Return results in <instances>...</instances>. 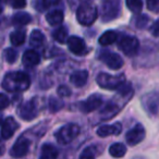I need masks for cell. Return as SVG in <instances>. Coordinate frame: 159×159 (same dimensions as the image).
<instances>
[{
  "label": "cell",
  "mask_w": 159,
  "mask_h": 159,
  "mask_svg": "<svg viewBox=\"0 0 159 159\" xmlns=\"http://www.w3.org/2000/svg\"><path fill=\"white\" fill-rule=\"evenodd\" d=\"M31 81L27 74L23 72H10L6 74L2 81V87L8 92L19 93L24 92L30 87Z\"/></svg>",
  "instance_id": "obj_1"
},
{
  "label": "cell",
  "mask_w": 159,
  "mask_h": 159,
  "mask_svg": "<svg viewBox=\"0 0 159 159\" xmlns=\"http://www.w3.org/2000/svg\"><path fill=\"white\" fill-rule=\"evenodd\" d=\"M97 9L91 3H82L77 8L76 19L80 24L84 26H91L97 19Z\"/></svg>",
  "instance_id": "obj_2"
},
{
  "label": "cell",
  "mask_w": 159,
  "mask_h": 159,
  "mask_svg": "<svg viewBox=\"0 0 159 159\" xmlns=\"http://www.w3.org/2000/svg\"><path fill=\"white\" fill-rule=\"evenodd\" d=\"M125 83V77L124 75H111L108 73H99L97 76V84L102 89H119L122 85Z\"/></svg>",
  "instance_id": "obj_3"
},
{
  "label": "cell",
  "mask_w": 159,
  "mask_h": 159,
  "mask_svg": "<svg viewBox=\"0 0 159 159\" xmlns=\"http://www.w3.org/2000/svg\"><path fill=\"white\" fill-rule=\"evenodd\" d=\"M80 133V126L75 123H69L60 128L56 132V139L60 144H66L71 143Z\"/></svg>",
  "instance_id": "obj_4"
},
{
  "label": "cell",
  "mask_w": 159,
  "mask_h": 159,
  "mask_svg": "<svg viewBox=\"0 0 159 159\" xmlns=\"http://www.w3.org/2000/svg\"><path fill=\"white\" fill-rule=\"evenodd\" d=\"M118 48H119L124 55L129 56V57L135 56L139 48V39H137L136 37H134V36L124 35L119 39Z\"/></svg>",
  "instance_id": "obj_5"
},
{
  "label": "cell",
  "mask_w": 159,
  "mask_h": 159,
  "mask_svg": "<svg viewBox=\"0 0 159 159\" xmlns=\"http://www.w3.org/2000/svg\"><path fill=\"white\" fill-rule=\"evenodd\" d=\"M120 13V0H106L102 3V21L109 22Z\"/></svg>",
  "instance_id": "obj_6"
},
{
  "label": "cell",
  "mask_w": 159,
  "mask_h": 159,
  "mask_svg": "<svg viewBox=\"0 0 159 159\" xmlns=\"http://www.w3.org/2000/svg\"><path fill=\"white\" fill-rule=\"evenodd\" d=\"M18 112L21 119L25 120V121H31V120L35 119L38 115L37 105L35 104L34 100L25 102L19 107Z\"/></svg>",
  "instance_id": "obj_7"
},
{
  "label": "cell",
  "mask_w": 159,
  "mask_h": 159,
  "mask_svg": "<svg viewBox=\"0 0 159 159\" xmlns=\"http://www.w3.org/2000/svg\"><path fill=\"white\" fill-rule=\"evenodd\" d=\"M30 145H31L30 139H25V137H20L10 149V155L13 158H22L27 155L30 150Z\"/></svg>",
  "instance_id": "obj_8"
},
{
  "label": "cell",
  "mask_w": 159,
  "mask_h": 159,
  "mask_svg": "<svg viewBox=\"0 0 159 159\" xmlns=\"http://www.w3.org/2000/svg\"><path fill=\"white\" fill-rule=\"evenodd\" d=\"M145 129L142 124H136L133 129H131L125 135L126 143L130 146H135L139 144L145 139Z\"/></svg>",
  "instance_id": "obj_9"
},
{
  "label": "cell",
  "mask_w": 159,
  "mask_h": 159,
  "mask_svg": "<svg viewBox=\"0 0 159 159\" xmlns=\"http://www.w3.org/2000/svg\"><path fill=\"white\" fill-rule=\"evenodd\" d=\"M100 59L107 64L112 70H119L123 66V59L120 57L118 53L115 52H109V51H104L100 55Z\"/></svg>",
  "instance_id": "obj_10"
},
{
  "label": "cell",
  "mask_w": 159,
  "mask_h": 159,
  "mask_svg": "<svg viewBox=\"0 0 159 159\" xmlns=\"http://www.w3.org/2000/svg\"><path fill=\"white\" fill-rule=\"evenodd\" d=\"M19 128L18 122L14 120V118L8 117L6 120H3V122L1 123V137L3 139H8L10 137L13 136V134L16 133V129Z\"/></svg>",
  "instance_id": "obj_11"
},
{
  "label": "cell",
  "mask_w": 159,
  "mask_h": 159,
  "mask_svg": "<svg viewBox=\"0 0 159 159\" xmlns=\"http://www.w3.org/2000/svg\"><path fill=\"white\" fill-rule=\"evenodd\" d=\"M66 44H68L69 50L77 56L83 55L85 52V49H86L84 40L79 36H70L66 40Z\"/></svg>",
  "instance_id": "obj_12"
},
{
  "label": "cell",
  "mask_w": 159,
  "mask_h": 159,
  "mask_svg": "<svg viewBox=\"0 0 159 159\" xmlns=\"http://www.w3.org/2000/svg\"><path fill=\"white\" fill-rule=\"evenodd\" d=\"M102 104V96H99L98 94H93L91 95L84 102H82L81 105V110L83 112H92V111L96 110L97 108H99Z\"/></svg>",
  "instance_id": "obj_13"
},
{
  "label": "cell",
  "mask_w": 159,
  "mask_h": 159,
  "mask_svg": "<svg viewBox=\"0 0 159 159\" xmlns=\"http://www.w3.org/2000/svg\"><path fill=\"white\" fill-rule=\"evenodd\" d=\"M122 131L121 123L117 122L113 124H106V125H102L97 129V135L100 137H107L110 135H119Z\"/></svg>",
  "instance_id": "obj_14"
},
{
  "label": "cell",
  "mask_w": 159,
  "mask_h": 159,
  "mask_svg": "<svg viewBox=\"0 0 159 159\" xmlns=\"http://www.w3.org/2000/svg\"><path fill=\"white\" fill-rule=\"evenodd\" d=\"M159 106V93H152L148 94L144 98V107L149 113L156 115L158 111Z\"/></svg>",
  "instance_id": "obj_15"
},
{
  "label": "cell",
  "mask_w": 159,
  "mask_h": 159,
  "mask_svg": "<svg viewBox=\"0 0 159 159\" xmlns=\"http://www.w3.org/2000/svg\"><path fill=\"white\" fill-rule=\"evenodd\" d=\"M87 79H89V72L85 70L76 71L74 72L70 77V81L74 86L76 87H83L87 82Z\"/></svg>",
  "instance_id": "obj_16"
},
{
  "label": "cell",
  "mask_w": 159,
  "mask_h": 159,
  "mask_svg": "<svg viewBox=\"0 0 159 159\" xmlns=\"http://www.w3.org/2000/svg\"><path fill=\"white\" fill-rule=\"evenodd\" d=\"M23 64L26 66H35L40 62V56L35 50H27L24 52L22 58Z\"/></svg>",
  "instance_id": "obj_17"
},
{
  "label": "cell",
  "mask_w": 159,
  "mask_h": 159,
  "mask_svg": "<svg viewBox=\"0 0 159 159\" xmlns=\"http://www.w3.org/2000/svg\"><path fill=\"white\" fill-rule=\"evenodd\" d=\"M46 21L51 26H57L63 22V12L61 10H52L46 16Z\"/></svg>",
  "instance_id": "obj_18"
},
{
  "label": "cell",
  "mask_w": 159,
  "mask_h": 159,
  "mask_svg": "<svg viewBox=\"0 0 159 159\" xmlns=\"http://www.w3.org/2000/svg\"><path fill=\"white\" fill-rule=\"evenodd\" d=\"M58 149L51 144H44L42 147L39 159H57Z\"/></svg>",
  "instance_id": "obj_19"
},
{
  "label": "cell",
  "mask_w": 159,
  "mask_h": 159,
  "mask_svg": "<svg viewBox=\"0 0 159 159\" xmlns=\"http://www.w3.org/2000/svg\"><path fill=\"white\" fill-rule=\"evenodd\" d=\"M120 110V106H118L115 102H110L105 106V108L102 110V117L104 118L105 120L107 119H111L113 118Z\"/></svg>",
  "instance_id": "obj_20"
},
{
  "label": "cell",
  "mask_w": 159,
  "mask_h": 159,
  "mask_svg": "<svg viewBox=\"0 0 159 159\" xmlns=\"http://www.w3.org/2000/svg\"><path fill=\"white\" fill-rule=\"evenodd\" d=\"M45 43V35L39 31V30H34L30 37V44L34 48H39Z\"/></svg>",
  "instance_id": "obj_21"
},
{
  "label": "cell",
  "mask_w": 159,
  "mask_h": 159,
  "mask_svg": "<svg viewBox=\"0 0 159 159\" xmlns=\"http://www.w3.org/2000/svg\"><path fill=\"white\" fill-rule=\"evenodd\" d=\"M118 39V34L115 31H107L99 37L98 42L102 46H109Z\"/></svg>",
  "instance_id": "obj_22"
},
{
  "label": "cell",
  "mask_w": 159,
  "mask_h": 159,
  "mask_svg": "<svg viewBox=\"0 0 159 159\" xmlns=\"http://www.w3.org/2000/svg\"><path fill=\"white\" fill-rule=\"evenodd\" d=\"M126 147L122 143H115L109 147V154L115 158H121L125 155Z\"/></svg>",
  "instance_id": "obj_23"
},
{
  "label": "cell",
  "mask_w": 159,
  "mask_h": 159,
  "mask_svg": "<svg viewBox=\"0 0 159 159\" xmlns=\"http://www.w3.org/2000/svg\"><path fill=\"white\" fill-rule=\"evenodd\" d=\"M32 18L29 13H25V12H19V13L14 14L13 19H12V22L14 25H18V26H23V25H27L29 23H31Z\"/></svg>",
  "instance_id": "obj_24"
},
{
  "label": "cell",
  "mask_w": 159,
  "mask_h": 159,
  "mask_svg": "<svg viewBox=\"0 0 159 159\" xmlns=\"http://www.w3.org/2000/svg\"><path fill=\"white\" fill-rule=\"evenodd\" d=\"M25 38L26 35L24 31H14L10 34V42L13 46H21L25 42Z\"/></svg>",
  "instance_id": "obj_25"
},
{
  "label": "cell",
  "mask_w": 159,
  "mask_h": 159,
  "mask_svg": "<svg viewBox=\"0 0 159 159\" xmlns=\"http://www.w3.org/2000/svg\"><path fill=\"white\" fill-rule=\"evenodd\" d=\"M52 36L55 38V40H57L58 43L64 44L68 40V32H66V29L63 26H59L57 30L53 31Z\"/></svg>",
  "instance_id": "obj_26"
},
{
  "label": "cell",
  "mask_w": 159,
  "mask_h": 159,
  "mask_svg": "<svg viewBox=\"0 0 159 159\" xmlns=\"http://www.w3.org/2000/svg\"><path fill=\"white\" fill-rule=\"evenodd\" d=\"M126 7L133 13H139L143 9V1L142 0H125Z\"/></svg>",
  "instance_id": "obj_27"
},
{
  "label": "cell",
  "mask_w": 159,
  "mask_h": 159,
  "mask_svg": "<svg viewBox=\"0 0 159 159\" xmlns=\"http://www.w3.org/2000/svg\"><path fill=\"white\" fill-rule=\"evenodd\" d=\"M3 58L8 63H14L18 58V51H16L13 48H7L3 52Z\"/></svg>",
  "instance_id": "obj_28"
},
{
  "label": "cell",
  "mask_w": 159,
  "mask_h": 159,
  "mask_svg": "<svg viewBox=\"0 0 159 159\" xmlns=\"http://www.w3.org/2000/svg\"><path fill=\"white\" fill-rule=\"evenodd\" d=\"M51 3H53L52 0H35L34 6H35L37 11L42 12V11H44V10H46Z\"/></svg>",
  "instance_id": "obj_29"
},
{
  "label": "cell",
  "mask_w": 159,
  "mask_h": 159,
  "mask_svg": "<svg viewBox=\"0 0 159 159\" xmlns=\"http://www.w3.org/2000/svg\"><path fill=\"white\" fill-rule=\"evenodd\" d=\"M7 5L16 9H22L26 6V0H6Z\"/></svg>",
  "instance_id": "obj_30"
},
{
  "label": "cell",
  "mask_w": 159,
  "mask_h": 159,
  "mask_svg": "<svg viewBox=\"0 0 159 159\" xmlns=\"http://www.w3.org/2000/svg\"><path fill=\"white\" fill-rule=\"evenodd\" d=\"M95 148L87 147L86 149L83 150V152L80 156V159H95Z\"/></svg>",
  "instance_id": "obj_31"
},
{
  "label": "cell",
  "mask_w": 159,
  "mask_h": 159,
  "mask_svg": "<svg viewBox=\"0 0 159 159\" xmlns=\"http://www.w3.org/2000/svg\"><path fill=\"white\" fill-rule=\"evenodd\" d=\"M148 21L149 20H148L147 16H139V18L136 19L135 24H136V27H139V29H144V27L147 25Z\"/></svg>",
  "instance_id": "obj_32"
},
{
  "label": "cell",
  "mask_w": 159,
  "mask_h": 159,
  "mask_svg": "<svg viewBox=\"0 0 159 159\" xmlns=\"http://www.w3.org/2000/svg\"><path fill=\"white\" fill-rule=\"evenodd\" d=\"M147 8L148 10L152 12L159 11V0H147Z\"/></svg>",
  "instance_id": "obj_33"
},
{
  "label": "cell",
  "mask_w": 159,
  "mask_h": 159,
  "mask_svg": "<svg viewBox=\"0 0 159 159\" xmlns=\"http://www.w3.org/2000/svg\"><path fill=\"white\" fill-rule=\"evenodd\" d=\"M9 105H10V100H9V98L7 97V95L0 93V110L6 109Z\"/></svg>",
  "instance_id": "obj_34"
},
{
  "label": "cell",
  "mask_w": 159,
  "mask_h": 159,
  "mask_svg": "<svg viewBox=\"0 0 159 159\" xmlns=\"http://www.w3.org/2000/svg\"><path fill=\"white\" fill-rule=\"evenodd\" d=\"M57 92H58V94H59V96H62V97H66V96L71 95V89H69L68 86H66V85L59 86L57 89Z\"/></svg>",
  "instance_id": "obj_35"
},
{
  "label": "cell",
  "mask_w": 159,
  "mask_h": 159,
  "mask_svg": "<svg viewBox=\"0 0 159 159\" xmlns=\"http://www.w3.org/2000/svg\"><path fill=\"white\" fill-rule=\"evenodd\" d=\"M150 32L155 37H159V20H157L150 27Z\"/></svg>",
  "instance_id": "obj_36"
},
{
  "label": "cell",
  "mask_w": 159,
  "mask_h": 159,
  "mask_svg": "<svg viewBox=\"0 0 159 159\" xmlns=\"http://www.w3.org/2000/svg\"><path fill=\"white\" fill-rule=\"evenodd\" d=\"M2 115H1V113H0V123H2Z\"/></svg>",
  "instance_id": "obj_37"
},
{
  "label": "cell",
  "mask_w": 159,
  "mask_h": 159,
  "mask_svg": "<svg viewBox=\"0 0 159 159\" xmlns=\"http://www.w3.org/2000/svg\"><path fill=\"white\" fill-rule=\"evenodd\" d=\"M0 12H2V7H1V5H0Z\"/></svg>",
  "instance_id": "obj_38"
},
{
  "label": "cell",
  "mask_w": 159,
  "mask_h": 159,
  "mask_svg": "<svg viewBox=\"0 0 159 159\" xmlns=\"http://www.w3.org/2000/svg\"><path fill=\"white\" fill-rule=\"evenodd\" d=\"M0 143H1V142H0Z\"/></svg>",
  "instance_id": "obj_39"
}]
</instances>
